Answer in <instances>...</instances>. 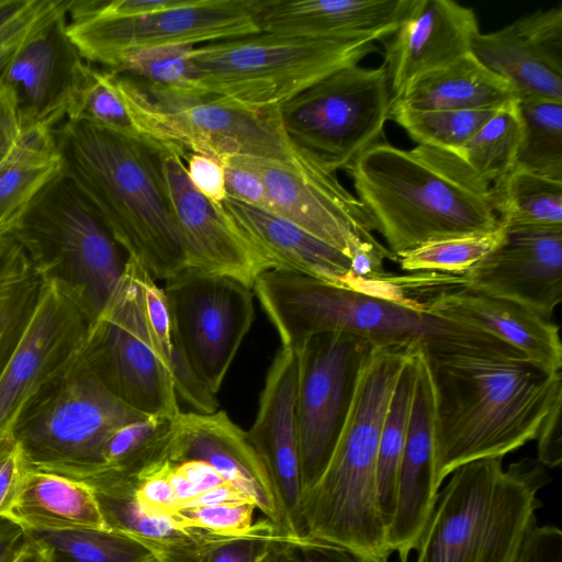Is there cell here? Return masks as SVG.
Masks as SVG:
<instances>
[{"label": "cell", "instance_id": "cell-1", "mask_svg": "<svg viewBox=\"0 0 562 562\" xmlns=\"http://www.w3.org/2000/svg\"><path fill=\"white\" fill-rule=\"evenodd\" d=\"M435 394L434 484L472 461L535 440L562 402V374L524 357L429 358Z\"/></svg>", "mask_w": 562, "mask_h": 562}, {"label": "cell", "instance_id": "cell-2", "mask_svg": "<svg viewBox=\"0 0 562 562\" xmlns=\"http://www.w3.org/2000/svg\"><path fill=\"white\" fill-rule=\"evenodd\" d=\"M67 176L127 257L157 280L184 267L165 172L166 144L69 121L53 130Z\"/></svg>", "mask_w": 562, "mask_h": 562}, {"label": "cell", "instance_id": "cell-3", "mask_svg": "<svg viewBox=\"0 0 562 562\" xmlns=\"http://www.w3.org/2000/svg\"><path fill=\"white\" fill-rule=\"evenodd\" d=\"M346 171L395 261L427 243L501 226L491 184L454 153L379 140Z\"/></svg>", "mask_w": 562, "mask_h": 562}, {"label": "cell", "instance_id": "cell-4", "mask_svg": "<svg viewBox=\"0 0 562 562\" xmlns=\"http://www.w3.org/2000/svg\"><path fill=\"white\" fill-rule=\"evenodd\" d=\"M252 290L282 346L294 348L312 335L341 331L374 348L425 350L429 358L524 357L492 335L434 315L409 299L358 291L284 269L261 273Z\"/></svg>", "mask_w": 562, "mask_h": 562}, {"label": "cell", "instance_id": "cell-5", "mask_svg": "<svg viewBox=\"0 0 562 562\" xmlns=\"http://www.w3.org/2000/svg\"><path fill=\"white\" fill-rule=\"evenodd\" d=\"M415 350L373 348L329 461L302 494L305 536L339 546L363 562H389L376 486L381 431L397 378Z\"/></svg>", "mask_w": 562, "mask_h": 562}, {"label": "cell", "instance_id": "cell-6", "mask_svg": "<svg viewBox=\"0 0 562 562\" xmlns=\"http://www.w3.org/2000/svg\"><path fill=\"white\" fill-rule=\"evenodd\" d=\"M502 458L456 469L438 493L416 547V562H516L551 481L536 459L506 469Z\"/></svg>", "mask_w": 562, "mask_h": 562}, {"label": "cell", "instance_id": "cell-7", "mask_svg": "<svg viewBox=\"0 0 562 562\" xmlns=\"http://www.w3.org/2000/svg\"><path fill=\"white\" fill-rule=\"evenodd\" d=\"M42 282L66 295L93 323L113 295L127 258L95 211L61 171L8 234Z\"/></svg>", "mask_w": 562, "mask_h": 562}, {"label": "cell", "instance_id": "cell-8", "mask_svg": "<svg viewBox=\"0 0 562 562\" xmlns=\"http://www.w3.org/2000/svg\"><path fill=\"white\" fill-rule=\"evenodd\" d=\"M379 48L370 38H307L258 33L193 47L190 57L201 95L255 111H273Z\"/></svg>", "mask_w": 562, "mask_h": 562}, {"label": "cell", "instance_id": "cell-9", "mask_svg": "<svg viewBox=\"0 0 562 562\" xmlns=\"http://www.w3.org/2000/svg\"><path fill=\"white\" fill-rule=\"evenodd\" d=\"M115 75L136 131L155 140L217 160H290L299 151L280 124L278 109L262 112L207 95L154 92Z\"/></svg>", "mask_w": 562, "mask_h": 562}, {"label": "cell", "instance_id": "cell-10", "mask_svg": "<svg viewBox=\"0 0 562 562\" xmlns=\"http://www.w3.org/2000/svg\"><path fill=\"white\" fill-rule=\"evenodd\" d=\"M147 415L111 394L79 361L24 412L13 436L29 469L87 479L120 426Z\"/></svg>", "mask_w": 562, "mask_h": 562}, {"label": "cell", "instance_id": "cell-11", "mask_svg": "<svg viewBox=\"0 0 562 562\" xmlns=\"http://www.w3.org/2000/svg\"><path fill=\"white\" fill-rule=\"evenodd\" d=\"M385 68L349 66L313 83L278 109L290 142L322 168L347 170L380 140L390 119Z\"/></svg>", "mask_w": 562, "mask_h": 562}, {"label": "cell", "instance_id": "cell-12", "mask_svg": "<svg viewBox=\"0 0 562 562\" xmlns=\"http://www.w3.org/2000/svg\"><path fill=\"white\" fill-rule=\"evenodd\" d=\"M143 266L127 257L106 306L88 327L80 363L115 397L145 415L178 416L177 392L149 331Z\"/></svg>", "mask_w": 562, "mask_h": 562}, {"label": "cell", "instance_id": "cell-13", "mask_svg": "<svg viewBox=\"0 0 562 562\" xmlns=\"http://www.w3.org/2000/svg\"><path fill=\"white\" fill-rule=\"evenodd\" d=\"M262 0H192L132 18L71 15L67 31L85 60L116 70L133 53L192 46L260 33Z\"/></svg>", "mask_w": 562, "mask_h": 562}, {"label": "cell", "instance_id": "cell-14", "mask_svg": "<svg viewBox=\"0 0 562 562\" xmlns=\"http://www.w3.org/2000/svg\"><path fill=\"white\" fill-rule=\"evenodd\" d=\"M294 348L299 357L296 416L303 494L329 461L359 374L374 347L347 333L326 331Z\"/></svg>", "mask_w": 562, "mask_h": 562}, {"label": "cell", "instance_id": "cell-15", "mask_svg": "<svg viewBox=\"0 0 562 562\" xmlns=\"http://www.w3.org/2000/svg\"><path fill=\"white\" fill-rule=\"evenodd\" d=\"M236 157L261 178L270 213L350 259L361 251L391 255L373 236V222L358 198L302 150L290 160Z\"/></svg>", "mask_w": 562, "mask_h": 562}, {"label": "cell", "instance_id": "cell-16", "mask_svg": "<svg viewBox=\"0 0 562 562\" xmlns=\"http://www.w3.org/2000/svg\"><path fill=\"white\" fill-rule=\"evenodd\" d=\"M162 290L194 372L216 395L254 321L251 289L184 267Z\"/></svg>", "mask_w": 562, "mask_h": 562}, {"label": "cell", "instance_id": "cell-17", "mask_svg": "<svg viewBox=\"0 0 562 562\" xmlns=\"http://www.w3.org/2000/svg\"><path fill=\"white\" fill-rule=\"evenodd\" d=\"M89 322L58 289L43 283L31 322L0 375V441L24 412L78 361Z\"/></svg>", "mask_w": 562, "mask_h": 562}, {"label": "cell", "instance_id": "cell-18", "mask_svg": "<svg viewBox=\"0 0 562 562\" xmlns=\"http://www.w3.org/2000/svg\"><path fill=\"white\" fill-rule=\"evenodd\" d=\"M186 154L166 144L165 180L184 267L226 276L252 289L261 273L279 267L222 204L210 201L192 186L183 159Z\"/></svg>", "mask_w": 562, "mask_h": 562}, {"label": "cell", "instance_id": "cell-19", "mask_svg": "<svg viewBox=\"0 0 562 562\" xmlns=\"http://www.w3.org/2000/svg\"><path fill=\"white\" fill-rule=\"evenodd\" d=\"M70 1L61 0L30 33L0 79L14 95L22 133L52 132L67 115L86 64L67 31Z\"/></svg>", "mask_w": 562, "mask_h": 562}, {"label": "cell", "instance_id": "cell-20", "mask_svg": "<svg viewBox=\"0 0 562 562\" xmlns=\"http://www.w3.org/2000/svg\"><path fill=\"white\" fill-rule=\"evenodd\" d=\"M168 460H199L210 464L228 484L261 510L281 536H296L270 472L247 432L224 411L180 413Z\"/></svg>", "mask_w": 562, "mask_h": 562}, {"label": "cell", "instance_id": "cell-21", "mask_svg": "<svg viewBox=\"0 0 562 562\" xmlns=\"http://www.w3.org/2000/svg\"><path fill=\"white\" fill-rule=\"evenodd\" d=\"M409 297L434 315L492 335L549 372H561L558 325L521 303L460 283L457 274Z\"/></svg>", "mask_w": 562, "mask_h": 562}, {"label": "cell", "instance_id": "cell-22", "mask_svg": "<svg viewBox=\"0 0 562 562\" xmlns=\"http://www.w3.org/2000/svg\"><path fill=\"white\" fill-rule=\"evenodd\" d=\"M503 226L499 244L459 282L551 319L562 300V227Z\"/></svg>", "mask_w": 562, "mask_h": 562}, {"label": "cell", "instance_id": "cell-23", "mask_svg": "<svg viewBox=\"0 0 562 562\" xmlns=\"http://www.w3.org/2000/svg\"><path fill=\"white\" fill-rule=\"evenodd\" d=\"M479 33L471 8L451 0H409L396 30L382 41L391 100L420 77L471 53Z\"/></svg>", "mask_w": 562, "mask_h": 562}, {"label": "cell", "instance_id": "cell-24", "mask_svg": "<svg viewBox=\"0 0 562 562\" xmlns=\"http://www.w3.org/2000/svg\"><path fill=\"white\" fill-rule=\"evenodd\" d=\"M471 53L512 86L517 100L562 102V4L480 32Z\"/></svg>", "mask_w": 562, "mask_h": 562}, {"label": "cell", "instance_id": "cell-25", "mask_svg": "<svg viewBox=\"0 0 562 562\" xmlns=\"http://www.w3.org/2000/svg\"><path fill=\"white\" fill-rule=\"evenodd\" d=\"M415 381L404 448L400 462L395 508L387 543L400 562H407L435 508L439 490L434 484L435 394L428 355L414 353Z\"/></svg>", "mask_w": 562, "mask_h": 562}, {"label": "cell", "instance_id": "cell-26", "mask_svg": "<svg viewBox=\"0 0 562 562\" xmlns=\"http://www.w3.org/2000/svg\"><path fill=\"white\" fill-rule=\"evenodd\" d=\"M297 376V352L293 347L282 346L268 370L247 437L267 465L296 536L305 537L301 518Z\"/></svg>", "mask_w": 562, "mask_h": 562}, {"label": "cell", "instance_id": "cell-27", "mask_svg": "<svg viewBox=\"0 0 562 562\" xmlns=\"http://www.w3.org/2000/svg\"><path fill=\"white\" fill-rule=\"evenodd\" d=\"M409 0H262V33L307 38L384 41L397 27Z\"/></svg>", "mask_w": 562, "mask_h": 562}, {"label": "cell", "instance_id": "cell-28", "mask_svg": "<svg viewBox=\"0 0 562 562\" xmlns=\"http://www.w3.org/2000/svg\"><path fill=\"white\" fill-rule=\"evenodd\" d=\"M222 205L277 262L278 269L352 289L351 259L299 226L258 207L226 198Z\"/></svg>", "mask_w": 562, "mask_h": 562}, {"label": "cell", "instance_id": "cell-29", "mask_svg": "<svg viewBox=\"0 0 562 562\" xmlns=\"http://www.w3.org/2000/svg\"><path fill=\"white\" fill-rule=\"evenodd\" d=\"M105 528L139 539L165 554L201 555L213 536L179 521L176 517L154 515L142 507L135 496L134 477L102 470L87 479Z\"/></svg>", "mask_w": 562, "mask_h": 562}, {"label": "cell", "instance_id": "cell-30", "mask_svg": "<svg viewBox=\"0 0 562 562\" xmlns=\"http://www.w3.org/2000/svg\"><path fill=\"white\" fill-rule=\"evenodd\" d=\"M515 100L512 86L469 53L417 79L391 100L390 111L501 109Z\"/></svg>", "mask_w": 562, "mask_h": 562}, {"label": "cell", "instance_id": "cell-31", "mask_svg": "<svg viewBox=\"0 0 562 562\" xmlns=\"http://www.w3.org/2000/svg\"><path fill=\"white\" fill-rule=\"evenodd\" d=\"M9 517L32 530L106 529L88 484L32 469Z\"/></svg>", "mask_w": 562, "mask_h": 562}, {"label": "cell", "instance_id": "cell-32", "mask_svg": "<svg viewBox=\"0 0 562 562\" xmlns=\"http://www.w3.org/2000/svg\"><path fill=\"white\" fill-rule=\"evenodd\" d=\"M52 132L22 133L0 165V235L9 234L36 195L61 171Z\"/></svg>", "mask_w": 562, "mask_h": 562}, {"label": "cell", "instance_id": "cell-33", "mask_svg": "<svg viewBox=\"0 0 562 562\" xmlns=\"http://www.w3.org/2000/svg\"><path fill=\"white\" fill-rule=\"evenodd\" d=\"M142 286L149 331L177 394L193 412L211 414L218 411L216 395L200 380L188 359L162 288L145 268L142 271Z\"/></svg>", "mask_w": 562, "mask_h": 562}, {"label": "cell", "instance_id": "cell-34", "mask_svg": "<svg viewBox=\"0 0 562 562\" xmlns=\"http://www.w3.org/2000/svg\"><path fill=\"white\" fill-rule=\"evenodd\" d=\"M26 531L46 562H161L164 559V553L148 543L114 530Z\"/></svg>", "mask_w": 562, "mask_h": 562}, {"label": "cell", "instance_id": "cell-35", "mask_svg": "<svg viewBox=\"0 0 562 562\" xmlns=\"http://www.w3.org/2000/svg\"><path fill=\"white\" fill-rule=\"evenodd\" d=\"M505 226L562 227V181L512 169L491 186Z\"/></svg>", "mask_w": 562, "mask_h": 562}, {"label": "cell", "instance_id": "cell-36", "mask_svg": "<svg viewBox=\"0 0 562 562\" xmlns=\"http://www.w3.org/2000/svg\"><path fill=\"white\" fill-rule=\"evenodd\" d=\"M42 286L26 254L12 238L0 260V375L31 322Z\"/></svg>", "mask_w": 562, "mask_h": 562}, {"label": "cell", "instance_id": "cell-37", "mask_svg": "<svg viewBox=\"0 0 562 562\" xmlns=\"http://www.w3.org/2000/svg\"><path fill=\"white\" fill-rule=\"evenodd\" d=\"M176 419L177 416L147 415L113 430L102 448V470L136 477L168 460Z\"/></svg>", "mask_w": 562, "mask_h": 562}, {"label": "cell", "instance_id": "cell-38", "mask_svg": "<svg viewBox=\"0 0 562 562\" xmlns=\"http://www.w3.org/2000/svg\"><path fill=\"white\" fill-rule=\"evenodd\" d=\"M521 138L513 169L562 181V102L517 100Z\"/></svg>", "mask_w": 562, "mask_h": 562}, {"label": "cell", "instance_id": "cell-39", "mask_svg": "<svg viewBox=\"0 0 562 562\" xmlns=\"http://www.w3.org/2000/svg\"><path fill=\"white\" fill-rule=\"evenodd\" d=\"M415 351L406 360L397 378L379 442L376 486L380 512L386 528V536L394 515L397 473L414 390Z\"/></svg>", "mask_w": 562, "mask_h": 562}, {"label": "cell", "instance_id": "cell-40", "mask_svg": "<svg viewBox=\"0 0 562 562\" xmlns=\"http://www.w3.org/2000/svg\"><path fill=\"white\" fill-rule=\"evenodd\" d=\"M521 138L517 100L497 110L464 146L461 157L491 186L514 167Z\"/></svg>", "mask_w": 562, "mask_h": 562}, {"label": "cell", "instance_id": "cell-41", "mask_svg": "<svg viewBox=\"0 0 562 562\" xmlns=\"http://www.w3.org/2000/svg\"><path fill=\"white\" fill-rule=\"evenodd\" d=\"M67 120L86 122L106 130L139 134L120 92L113 70H101L86 63L79 74Z\"/></svg>", "mask_w": 562, "mask_h": 562}, {"label": "cell", "instance_id": "cell-42", "mask_svg": "<svg viewBox=\"0 0 562 562\" xmlns=\"http://www.w3.org/2000/svg\"><path fill=\"white\" fill-rule=\"evenodd\" d=\"M485 110L390 111L417 145L441 148L461 156L464 146L497 112Z\"/></svg>", "mask_w": 562, "mask_h": 562}, {"label": "cell", "instance_id": "cell-43", "mask_svg": "<svg viewBox=\"0 0 562 562\" xmlns=\"http://www.w3.org/2000/svg\"><path fill=\"white\" fill-rule=\"evenodd\" d=\"M192 46H168L131 54L113 70L140 87L162 93L201 95L195 83V68L190 57Z\"/></svg>", "mask_w": 562, "mask_h": 562}, {"label": "cell", "instance_id": "cell-44", "mask_svg": "<svg viewBox=\"0 0 562 562\" xmlns=\"http://www.w3.org/2000/svg\"><path fill=\"white\" fill-rule=\"evenodd\" d=\"M504 226L476 235L458 236L422 245L397 258L402 270L462 274L491 252L502 240Z\"/></svg>", "mask_w": 562, "mask_h": 562}, {"label": "cell", "instance_id": "cell-45", "mask_svg": "<svg viewBox=\"0 0 562 562\" xmlns=\"http://www.w3.org/2000/svg\"><path fill=\"white\" fill-rule=\"evenodd\" d=\"M60 3L61 0H0V79L23 41Z\"/></svg>", "mask_w": 562, "mask_h": 562}, {"label": "cell", "instance_id": "cell-46", "mask_svg": "<svg viewBox=\"0 0 562 562\" xmlns=\"http://www.w3.org/2000/svg\"><path fill=\"white\" fill-rule=\"evenodd\" d=\"M252 503L218 504L180 508L175 517L184 525L221 537H239L251 532L254 512Z\"/></svg>", "mask_w": 562, "mask_h": 562}, {"label": "cell", "instance_id": "cell-47", "mask_svg": "<svg viewBox=\"0 0 562 562\" xmlns=\"http://www.w3.org/2000/svg\"><path fill=\"white\" fill-rule=\"evenodd\" d=\"M256 562H363L346 549L314 538L277 536Z\"/></svg>", "mask_w": 562, "mask_h": 562}, {"label": "cell", "instance_id": "cell-48", "mask_svg": "<svg viewBox=\"0 0 562 562\" xmlns=\"http://www.w3.org/2000/svg\"><path fill=\"white\" fill-rule=\"evenodd\" d=\"M281 536L268 519L256 522L255 529L239 537L213 536L203 547L201 562H256L267 542Z\"/></svg>", "mask_w": 562, "mask_h": 562}, {"label": "cell", "instance_id": "cell-49", "mask_svg": "<svg viewBox=\"0 0 562 562\" xmlns=\"http://www.w3.org/2000/svg\"><path fill=\"white\" fill-rule=\"evenodd\" d=\"M169 467L170 462L166 460L134 477L135 496L147 512L175 517L181 505L168 479Z\"/></svg>", "mask_w": 562, "mask_h": 562}, {"label": "cell", "instance_id": "cell-50", "mask_svg": "<svg viewBox=\"0 0 562 562\" xmlns=\"http://www.w3.org/2000/svg\"><path fill=\"white\" fill-rule=\"evenodd\" d=\"M29 470L20 442L14 436L0 441V517L10 515Z\"/></svg>", "mask_w": 562, "mask_h": 562}, {"label": "cell", "instance_id": "cell-51", "mask_svg": "<svg viewBox=\"0 0 562 562\" xmlns=\"http://www.w3.org/2000/svg\"><path fill=\"white\" fill-rule=\"evenodd\" d=\"M218 161L224 168L227 196L269 212V201L261 178L236 156H227Z\"/></svg>", "mask_w": 562, "mask_h": 562}, {"label": "cell", "instance_id": "cell-52", "mask_svg": "<svg viewBox=\"0 0 562 562\" xmlns=\"http://www.w3.org/2000/svg\"><path fill=\"white\" fill-rule=\"evenodd\" d=\"M183 159L192 186L210 201L222 204L227 198L222 164L198 153H187Z\"/></svg>", "mask_w": 562, "mask_h": 562}, {"label": "cell", "instance_id": "cell-53", "mask_svg": "<svg viewBox=\"0 0 562 562\" xmlns=\"http://www.w3.org/2000/svg\"><path fill=\"white\" fill-rule=\"evenodd\" d=\"M516 562H562V531L554 525L535 526Z\"/></svg>", "mask_w": 562, "mask_h": 562}, {"label": "cell", "instance_id": "cell-54", "mask_svg": "<svg viewBox=\"0 0 562 562\" xmlns=\"http://www.w3.org/2000/svg\"><path fill=\"white\" fill-rule=\"evenodd\" d=\"M561 405L558 403L544 419L537 435V461L547 468L562 463Z\"/></svg>", "mask_w": 562, "mask_h": 562}, {"label": "cell", "instance_id": "cell-55", "mask_svg": "<svg viewBox=\"0 0 562 562\" xmlns=\"http://www.w3.org/2000/svg\"><path fill=\"white\" fill-rule=\"evenodd\" d=\"M21 134L14 95L11 89L0 80V165L11 154Z\"/></svg>", "mask_w": 562, "mask_h": 562}, {"label": "cell", "instance_id": "cell-56", "mask_svg": "<svg viewBox=\"0 0 562 562\" xmlns=\"http://www.w3.org/2000/svg\"><path fill=\"white\" fill-rule=\"evenodd\" d=\"M30 546L25 527L11 517H0V562H15Z\"/></svg>", "mask_w": 562, "mask_h": 562}, {"label": "cell", "instance_id": "cell-57", "mask_svg": "<svg viewBox=\"0 0 562 562\" xmlns=\"http://www.w3.org/2000/svg\"><path fill=\"white\" fill-rule=\"evenodd\" d=\"M172 464L191 483L198 495L227 483L206 462L188 460Z\"/></svg>", "mask_w": 562, "mask_h": 562}, {"label": "cell", "instance_id": "cell-58", "mask_svg": "<svg viewBox=\"0 0 562 562\" xmlns=\"http://www.w3.org/2000/svg\"><path fill=\"white\" fill-rule=\"evenodd\" d=\"M251 503L244 494L228 483L206 491L189 501L182 508L218 504ZM254 504V503H252Z\"/></svg>", "mask_w": 562, "mask_h": 562}, {"label": "cell", "instance_id": "cell-59", "mask_svg": "<svg viewBox=\"0 0 562 562\" xmlns=\"http://www.w3.org/2000/svg\"><path fill=\"white\" fill-rule=\"evenodd\" d=\"M15 562H46L42 551L31 541L30 548Z\"/></svg>", "mask_w": 562, "mask_h": 562}, {"label": "cell", "instance_id": "cell-60", "mask_svg": "<svg viewBox=\"0 0 562 562\" xmlns=\"http://www.w3.org/2000/svg\"><path fill=\"white\" fill-rule=\"evenodd\" d=\"M161 562H201L200 555L189 553L165 554Z\"/></svg>", "mask_w": 562, "mask_h": 562}, {"label": "cell", "instance_id": "cell-61", "mask_svg": "<svg viewBox=\"0 0 562 562\" xmlns=\"http://www.w3.org/2000/svg\"><path fill=\"white\" fill-rule=\"evenodd\" d=\"M12 238L9 235H0V260L11 244Z\"/></svg>", "mask_w": 562, "mask_h": 562}]
</instances>
